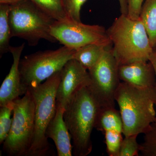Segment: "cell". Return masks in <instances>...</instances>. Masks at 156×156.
<instances>
[{
    "instance_id": "obj_19",
    "label": "cell",
    "mask_w": 156,
    "mask_h": 156,
    "mask_svg": "<svg viewBox=\"0 0 156 156\" xmlns=\"http://www.w3.org/2000/svg\"><path fill=\"white\" fill-rule=\"evenodd\" d=\"M14 107V101L0 108V144H3L8 136L12 126L11 118Z\"/></svg>"
},
{
    "instance_id": "obj_8",
    "label": "cell",
    "mask_w": 156,
    "mask_h": 156,
    "mask_svg": "<svg viewBox=\"0 0 156 156\" xmlns=\"http://www.w3.org/2000/svg\"><path fill=\"white\" fill-rule=\"evenodd\" d=\"M111 46L107 48L98 62L88 70L90 78L88 87L101 108L115 106V94L121 82L119 66Z\"/></svg>"
},
{
    "instance_id": "obj_3",
    "label": "cell",
    "mask_w": 156,
    "mask_h": 156,
    "mask_svg": "<svg viewBox=\"0 0 156 156\" xmlns=\"http://www.w3.org/2000/svg\"><path fill=\"white\" fill-rule=\"evenodd\" d=\"M112 53L119 66L137 61H149L154 51L140 18L121 14L107 30Z\"/></svg>"
},
{
    "instance_id": "obj_6",
    "label": "cell",
    "mask_w": 156,
    "mask_h": 156,
    "mask_svg": "<svg viewBox=\"0 0 156 156\" xmlns=\"http://www.w3.org/2000/svg\"><path fill=\"white\" fill-rule=\"evenodd\" d=\"M14 102L12 126L3 151L9 156H27L34 135V102L28 90Z\"/></svg>"
},
{
    "instance_id": "obj_21",
    "label": "cell",
    "mask_w": 156,
    "mask_h": 156,
    "mask_svg": "<svg viewBox=\"0 0 156 156\" xmlns=\"http://www.w3.org/2000/svg\"><path fill=\"white\" fill-rule=\"evenodd\" d=\"M137 135L125 136L121 143L118 156H137L141 151V144L137 142Z\"/></svg>"
},
{
    "instance_id": "obj_7",
    "label": "cell",
    "mask_w": 156,
    "mask_h": 156,
    "mask_svg": "<svg viewBox=\"0 0 156 156\" xmlns=\"http://www.w3.org/2000/svg\"><path fill=\"white\" fill-rule=\"evenodd\" d=\"M75 51L64 46L55 50L38 51L20 58L19 70L21 84L25 92L61 70L66 63L73 58Z\"/></svg>"
},
{
    "instance_id": "obj_5",
    "label": "cell",
    "mask_w": 156,
    "mask_h": 156,
    "mask_svg": "<svg viewBox=\"0 0 156 156\" xmlns=\"http://www.w3.org/2000/svg\"><path fill=\"white\" fill-rule=\"evenodd\" d=\"M9 18L12 37L26 40L29 46H37L42 39L51 43L57 42L50 34L55 20L30 0H22L10 5Z\"/></svg>"
},
{
    "instance_id": "obj_20",
    "label": "cell",
    "mask_w": 156,
    "mask_h": 156,
    "mask_svg": "<svg viewBox=\"0 0 156 156\" xmlns=\"http://www.w3.org/2000/svg\"><path fill=\"white\" fill-rule=\"evenodd\" d=\"M144 134L140 152L144 156H156V120Z\"/></svg>"
},
{
    "instance_id": "obj_12",
    "label": "cell",
    "mask_w": 156,
    "mask_h": 156,
    "mask_svg": "<svg viewBox=\"0 0 156 156\" xmlns=\"http://www.w3.org/2000/svg\"><path fill=\"white\" fill-rule=\"evenodd\" d=\"M24 45L23 43L18 47L11 46L10 53L13 56V63L0 88V107L5 106L26 93L21 84L19 68L20 56Z\"/></svg>"
},
{
    "instance_id": "obj_18",
    "label": "cell",
    "mask_w": 156,
    "mask_h": 156,
    "mask_svg": "<svg viewBox=\"0 0 156 156\" xmlns=\"http://www.w3.org/2000/svg\"><path fill=\"white\" fill-rule=\"evenodd\" d=\"M39 9L57 21L69 20L62 0H30Z\"/></svg>"
},
{
    "instance_id": "obj_4",
    "label": "cell",
    "mask_w": 156,
    "mask_h": 156,
    "mask_svg": "<svg viewBox=\"0 0 156 156\" xmlns=\"http://www.w3.org/2000/svg\"><path fill=\"white\" fill-rule=\"evenodd\" d=\"M60 71L48 78L43 83L28 89L35 104V130L33 141L27 156H48L53 152L46 132L56 113V93Z\"/></svg>"
},
{
    "instance_id": "obj_2",
    "label": "cell",
    "mask_w": 156,
    "mask_h": 156,
    "mask_svg": "<svg viewBox=\"0 0 156 156\" xmlns=\"http://www.w3.org/2000/svg\"><path fill=\"white\" fill-rule=\"evenodd\" d=\"M100 108L88 86L80 88L66 105L63 119L72 140L75 156H87L92 152L91 135Z\"/></svg>"
},
{
    "instance_id": "obj_24",
    "label": "cell",
    "mask_w": 156,
    "mask_h": 156,
    "mask_svg": "<svg viewBox=\"0 0 156 156\" xmlns=\"http://www.w3.org/2000/svg\"><path fill=\"white\" fill-rule=\"evenodd\" d=\"M120 6L121 14L127 15L128 12V3L127 0H119Z\"/></svg>"
},
{
    "instance_id": "obj_10",
    "label": "cell",
    "mask_w": 156,
    "mask_h": 156,
    "mask_svg": "<svg viewBox=\"0 0 156 156\" xmlns=\"http://www.w3.org/2000/svg\"><path fill=\"white\" fill-rule=\"evenodd\" d=\"M89 71L74 58L60 70V80L56 93V106L64 108L78 90L90 83Z\"/></svg>"
},
{
    "instance_id": "obj_9",
    "label": "cell",
    "mask_w": 156,
    "mask_h": 156,
    "mask_svg": "<svg viewBox=\"0 0 156 156\" xmlns=\"http://www.w3.org/2000/svg\"><path fill=\"white\" fill-rule=\"evenodd\" d=\"M50 34L60 44L74 50L89 44L112 45L103 27L88 25L72 20H55L50 29Z\"/></svg>"
},
{
    "instance_id": "obj_13",
    "label": "cell",
    "mask_w": 156,
    "mask_h": 156,
    "mask_svg": "<svg viewBox=\"0 0 156 156\" xmlns=\"http://www.w3.org/2000/svg\"><path fill=\"white\" fill-rule=\"evenodd\" d=\"M120 80L135 87H155L154 69L150 61H137L119 66Z\"/></svg>"
},
{
    "instance_id": "obj_14",
    "label": "cell",
    "mask_w": 156,
    "mask_h": 156,
    "mask_svg": "<svg viewBox=\"0 0 156 156\" xmlns=\"http://www.w3.org/2000/svg\"><path fill=\"white\" fill-rule=\"evenodd\" d=\"M64 108L56 106V113L50 121L46 132L48 139L53 140L58 156H72L73 146L71 138L64 119Z\"/></svg>"
},
{
    "instance_id": "obj_17",
    "label": "cell",
    "mask_w": 156,
    "mask_h": 156,
    "mask_svg": "<svg viewBox=\"0 0 156 156\" xmlns=\"http://www.w3.org/2000/svg\"><path fill=\"white\" fill-rule=\"evenodd\" d=\"M10 5L5 4H0V56L3 54L10 53L11 46L10 39L12 34L9 14Z\"/></svg>"
},
{
    "instance_id": "obj_26",
    "label": "cell",
    "mask_w": 156,
    "mask_h": 156,
    "mask_svg": "<svg viewBox=\"0 0 156 156\" xmlns=\"http://www.w3.org/2000/svg\"><path fill=\"white\" fill-rule=\"evenodd\" d=\"M22 0H0V4H5V5H12L17 4Z\"/></svg>"
},
{
    "instance_id": "obj_16",
    "label": "cell",
    "mask_w": 156,
    "mask_h": 156,
    "mask_svg": "<svg viewBox=\"0 0 156 156\" xmlns=\"http://www.w3.org/2000/svg\"><path fill=\"white\" fill-rule=\"evenodd\" d=\"M140 18L145 27L152 47L156 50V0H145Z\"/></svg>"
},
{
    "instance_id": "obj_25",
    "label": "cell",
    "mask_w": 156,
    "mask_h": 156,
    "mask_svg": "<svg viewBox=\"0 0 156 156\" xmlns=\"http://www.w3.org/2000/svg\"><path fill=\"white\" fill-rule=\"evenodd\" d=\"M149 61L150 62L154 69L156 77V50H154L153 53L151 54L149 58ZM155 89L156 91V83L155 86ZM156 107V104L155 105Z\"/></svg>"
},
{
    "instance_id": "obj_11",
    "label": "cell",
    "mask_w": 156,
    "mask_h": 156,
    "mask_svg": "<svg viewBox=\"0 0 156 156\" xmlns=\"http://www.w3.org/2000/svg\"><path fill=\"white\" fill-rule=\"evenodd\" d=\"M95 128L104 135L108 154L118 156L123 139V122L119 111L115 107L100 108Z\"/></svg>"
},
{
    "instance_id": "obj_1",
    "label": "cell",
    "mask_w": 156,
    "mask_h": 156,
    "mask_svg": "<svg viewBox=\"0 0 156 156\" xmlns=\"http://www.w3.org/2000/svg\"><path fill=\"white\" fill-rule=\"evenodd\" d=\"M124 136L145 133L156 120L155 87H135L121 82L115 94Z\"/></svg>"
},
{
    "instance_id": "obj_22",
    "label": "cell",
    "mask_w": 156,
    "mask_h": 156,
    "mask_svg": "<svg viewBox=\"0 0 156 156\" xmlns=\"http://www.w3.org/2000/svg\"><path fill=\"white\" fill-rule=\"evenodd\" d=\"M87 0H62V5L68 18L75 21H81L80 11Z\"/></svg>"
},
{
    "instance_id": "obj_15",
    "label": "cell",
    "mask_w": 156,
    "mask_h": 156,
    "mask_svg": "<svg viewBox=\"0 0 156 156\" xmlns=\"http://www.w3.org/2000/svg\"><path fill=\"white\" fill-rule=\"evenodd\" d=\"M111 46L95 44L85 45L75 50L73 58L89 70L98 62L107 48Z\"/></svg>"
},
{
    "instance_id": "obj_23",
    "label": "cell",
    "mask_w": 156,
    "mask_h": 156,
    "mask_svg": "<svg viewBox=\"0 0 156 156\" xmlns=\"http://www.w3.org/2000/svg\"><path fill=\"white\" fill-rule=\"evenodd\" d=\"M144 0H127L128 12L127 16L131 19H139Z\"/></svg>"
}]
</instances>
